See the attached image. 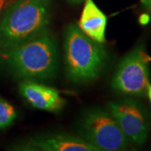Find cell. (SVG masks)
<instances>
[{
	"instance_id": "cell-1",
	"label": "cell",
	"mask_w": 151,
	"mask_h": 151,
	"mask_svg": "<svg viewBox=\"0 0 151 151\" xmlns=\"http://www.w3.org/2000/svg\"><path fill=\"white\" fill-rule=\"evenodd\" d=\"M4 58L17 76L25 80H46L58 66L54 38L48 30L16 46L4 50Z\"/></svg>"
},
{
	"instance_id": "cell-2",
	"label": "cell",
	"mask_w": 151,
	"mask_h": 151,
	"mask_svg": "<svg viewBox=\"0 0 151 151\" xmlns=\"http://www.w3.org/2000/svg\"><path fill=\"white\" fill-rule=\"evenodd\" d=\"M50 23L47 0H15L0 16V46H16L45 32Z\"/></svg>"
},
{
	"instance_id": "cell-3",
	"label": "cell",
	"mask_w": 151,
	"mask_h": 151,
	"mask_svg": "<svg viewBox=\"0 0 151 151\" xmlns=\"http://www.w3.org/2000/svg\"><path fill=\"white\" fill-rule=\"evenodd\" d=\"M107 60L103 44L86 36L77 26L69 25L65 35L67 75L75 82L92 81L100 75Z\"/></svg>"
},
{
	"instance_id": "cell-4",
	"label": "cell",
	"mask_w": 151,
	"mask_h": 151,
	"mask_svg": "<svg viewBox=\"0 0 151 151\" xmlns=\"http://www.w3.org/2000/svg\"><path fill=\"white\" fill-rule=\"evenodd\" d=\"M81 131L85 139L98 151L123 150L129 141L111 113L103 109H92L86 113Z\"/></svg>"
},
{
	"instance_id": "cell-5",
	"label": "cell",
	"mask_w": 151,
	"mask_h": 151,
	"mask_svg": "<svg viewBox=\"0 0 151 151\" xmlns=\"http://www.w3.org/2000/svg\"><path fill=\"white\" fill-rule=\"evenodd\" d=\"M150 85L148 60L142 48L127 55L113 76L112 86L118 92L129 95H143Z\"/></svg>"
},
{
	"instance_id": "cell-6",
	"label": "cell",
	"mask_w": 151,
	"mask_h": 151,
	"mask_svg": "<svg viewBox=\"0 0 151 151\" xmlns=\"http://www.w3.org/2000/svg\"><path fill=\"white\" fill-rule=\"evenodd\" d=\"M110 113L129 140L138 145L145 143L149 128L141 108L132 100L109 104Z\"/></svg>"
},
{
	"instance_id": "cell-7",
	"label": "cell",
	"mask_w": 151,
	"mask_h": 151,
	"mask_svg": "<svg viewBox=\"0 0 151 151\" xmlns=\"http://www.w3.org/2000/svg\"><path fill=\"white\" fill-rule=\"evenodd\" d=\"M19 150L35 151H98L86 139L60 134L31 138L16 147Z\"/></svg>"
},
{
	"instance_id": "cell-8",
	"label": "cell",
	"mask_w": 151,
	"mask_h": 151,
	"mask_svg": "<svg viewBox=\"0 0 151 151\" xmlns=\"http://www.w3.org/2000/svg\"><path fill=\"white\" fill-rule=\"evenodd\" d=\"M19 91L34 108L40 110L59 112L65 105V99L57 90L31 80L20 83Z\"/></svg>"
},
{
	"instance_id": "cell-9",
	"label": "cell",
	"mask_w": 151,
	"mask_h": 151,
	"mask_svg": "<svg viewBox=\"0 0 151 151\" xmlns=\"http://www.w3.org/2000/svg\"><path fill=\"white\" fill-rule=\"evenodd\" d=\"M107 20V16L93 0H86L78 22V28L90 39L103 44L105 42Z\"/></svg>"
},
{
	"instance_id": "cell-10",
	"label": "cell",
	"mask_w": 151,
	"mask_h": 151,
	"mask_svg": "<svg viewBox=\"0 0 151 151\" xmlns=\"http://www.w3.org/2000/svg\"><path fill=\"white\" fill-rule=\"evenodd\" d=\"M16 116L14 108L5 99L0 97V129H4L10 126Z\"/></svg>"
},
{
	"instance_id": "cell-11",
	"label": "cell",
	"mask_w": 151,
	"mask_h": 151,
	"mask_svg": "<svg viewBox=\"0 0 151 151\" xmlns=\"http://www.w3.org/2000/svg\"><path fill=\"white\" fill-rule=\"evenodd\" d=\"M14 1L15 0H0V16Z\"/></svg>"
},
{
	"instance_id": "cell-12",
	"label": "cell",
	"mask_w": 151,
	"mask_h": 151,
	"mask_svg": "<svg viewBox=\"0 0 151 151\" xmlns=\"http://www.w3.org/2000/svg\"><path fill=\"white\" fill-rule=\"evenodd\" d=\"M141 3L145 8L151 12V0H141Z\"/></svg>"
},
{
	"instance_id": "cell-13",
	"label": "cell",
	"mask_w": 151,
	"mask_h": 151,
	"mask_svg": "<svg viewBox=\"0 0 151 151\" xmlns=\"http://www.w3.org/2000/svg\"><path fill=\"white\" fill-rule=\"evenodd\" d=\"M147 93H148V97L150 98V101L151 103V85L150 84L148 86V89H147Z\"/></svg>"
},
{
	"instance_id": "cell-14",
	"label": "cell",
	"mask_w": 151,
	"mask_h": 151,
	"mask_svg": "<svg viewBox=\"0 0 151 151\" xmlns=\"http://www.w3.org/2000/svg\"><path fill=\"white\" fill-rule=\"evenodd\" d=\"M142 18H143V22H142L143 24H146L147 22L149 21V19H150L149 16H147V15H143Z\"/></svg>"
}]
</instances>
